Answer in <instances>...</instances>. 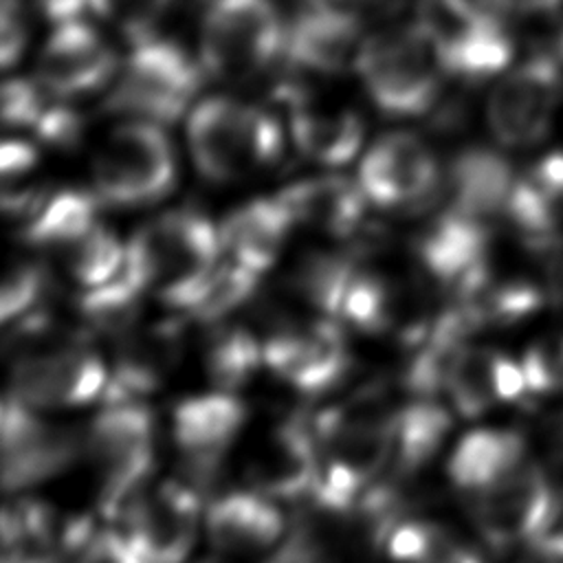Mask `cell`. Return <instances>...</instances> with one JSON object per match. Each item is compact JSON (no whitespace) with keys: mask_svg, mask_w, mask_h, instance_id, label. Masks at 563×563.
Instances as JSON below:
<instances>
[{"mask_svg":"<svg viewBox=\"0 0 563 563\" xmlns=\"http://www.w3.org/2000/svg\"><path fill=\"white\" fill-rule=\"evenodd\" d=\"M220 260L218 227L200 211L174 209L150 220L130 238L123 264L163 303L189 310Z\"/></svg>","mask_w":563,"mask_h":563,"instance_id":"1","label":"cell"},{"mask_svg":"<svg viewBox=\"0 0 563 563\" xmlns=\"http://www.w3.org/2000/svg\"><path fill=\"white\" fill-rule=\"evenodd\" d=\"M354 66L374 106L389 117L424 114L435 103L446 73L418 22L363 40Z\"/></svg>","mask_w":563,"mask_h":563,"instance_id":"2","label":"cell"},{"mask_svg":"<svg viewBox=\"0 0 563 563\" xmlns=\"http://www.w3.org/2000/svg\"><path fill=\"white\" fill-rule=\"evenodd\" d=\"M187 143L207 180L229 183L273 163L282 152V130L255 106L211 97L191 110Z\"/></svg>","mask_w":563,"mask_h":563,"instance_id":"3","label":"cell"},{"mask_svg":"<svg viewBox=\"0 0 563 563\" xmlns=\"http://www.w3.org/2000/svg\"><path fill=\"white\" fill-rule=\"evenodd\" d=\"M154 422L143 400L106 402L92 420L86 446L99 473V508L121 519L147 488L154 464Z\"/></svg>","mask_w":563,"mask_h":563,"instance_id":"4","label":"cell"},{"mask_svg":"<svg viewBox=\"0 0 563 563\" xmlns=\"http://www.w3.org/2000/svg\"><path fill=\"white\" fill-rule=\"evenodd\" d=\"M95 196L110 207H145L165 198L176 180V158L158 123L132 119L117 125L92 158Z\"/></svg>","mask_w":563,"mask_h":563,"instance_id":"5","label":"cell"},{"mask_svg":"<svg viewBox=\"0 0 563 563\" xmlns=\"http://www.w3.org/2000/svg\"><path fill=\"white\" fill-rule=\"evenodd\" d=\"M449 75L484 81L508 70L512 37L504 15L482 0H422L416 20Z\"/></svg>","mask_w":563,"mask_h":563,"instance_id":"6","label":"cell"},{"mask_svg":"<svg viewBox=\"0 0 563 563\" xmlns=\"http://www.w3.org/2000/svg\"><path fill=\"white\" fill-rule=\"evenodd\" d=\"M200 88V70L174 42L154 35L136 40L108 108L152 123L176 121Z\"/></svg>","mask_w":563,"mask_h":563,"instance_id":"7","label":"cell"},{"mask_svg":"<svg viewBox=\"0 0 563 563\" xmlns=\"http://www.w3.org/2000/svg\"><path fill=\"white\" fill-rule=\"evenodd\" d=\"M284 40L271 0H211L200 31V59L209 75L238 81L264 70Z\"/></svg>","mask_w":563,"mask_h":563,"instance_id":"8","label":"cell"},{"mask_svg":"<svg viewBox=\"0 0 563 563\" xmlns=\"http://www.w3.org/2000/svg\"><path fill=\"white\" fill-rule=\"evenodd\" d=\"M563 101V73L554 57L534 55L508 68L486 103V123L506 147L541 143Z\"/></svg>","mask_w":563,"mask_h":563,"instance_id":"9","label":"cell"},{"mask_svg":"<svg viewBox=\"0 0 563 563\" xmlns=\"http://www.w3.org/2000/svg\"><path fill=\"white\" fill-rule=\"evenodd\" d=\"M561 499L545 471L521 464L493 486L479 490L473 501V519L488 545L510 550L532 543L556 521Z\"/></svg>","mask_w":563,"mask_h":563,"instance_id":"10","label":"cell"},{"mask_svg":"<svg viewBox=\"0 0 563 563\" xmlns=\"http://www.w3.org/2000/svg\"><path fill=\"white\" fill-rule=\"evenodd\" d=\"M37 411L11 391L2 400V486L9 493L59 475L81 453V440L73 429L51 424Z\"/></svg>","mask_w":563,"mask_h":563,"instance_id":"11","label":"cell"},{"mask_svg":"<svg viewBox=\"0 0 563 563\" xmlns=\"http://www.w3.org/2000/svg\"><path fill=\"white\" fill-rule=\"evenodd\" d=\"M367 202L380 209L416 211L431 207L442 189L431 147L411 132H389L372 143L358 167Z\"/></svg>","mask_w":563,"mask_h":563,"instance_id":"12","label":"cell"},{"mask_svg":"<svg viewBox=\"0 0 563 563\" xmlns=\"http://www.w3.org/2000/svg\"><path fill=\"white\" fill-rule=\"evenodd\" d=\"M108 378L95 352L66 345L20 356L11 367L9 391L35 409H68L103 398Z\"/></svg>","mask_w":563,"mask_h":563,"instance_id":"13","label":"cell"},{"mask_svg":"<svg viewBox=\"0 0 563 563\" xmlns=\"http://www.w3.org/2000/svg\"><path fill=\"white\" fill-rule=\"evenodd\" d=\"M264 365L284 383L306 394L330 389L345 374L350 354L332 317L306 323H282L262 341Z\"/></svg>","mask_w":563,"mask_h":563,"instance_id":"14","label":"cell"},{"mask_svg":"<svg viewBox=\"0 0 563 563\" xmlns=\"http://www.w3.org/2000/svg\"><path fill=\"white\" fill-rule=\"evenodd\" d=\"M125 537L145 563H185L198 532L200 501L191 486L145 488L123 512Z\"/></svg>","mask_w":563,"mask_h":563,"instance_id":"15","label":"cell"},{"mask_svg":"<svg viewBox=\"0 0 563 563\" xmlns=\"http://www.w3.org/2000/svg\"><path fill=\"white\" fill-rule=\"evenodd\" d=\"M416 255L431 279L455 297L466 295L490 275L488 224L449 207L422 229Z\"/></svg>","mask_w":563,"mask_h":563,"instance_id":"16","label":"cell"},{"mask_svg":"<svg viewBox=\"0 0 563 563\" xmlns=\"http://www.w3.org/2000/svg\"><path fill=\"white\" fill-rule=\"evenodd\" d=\"M244 473L251 490L271 499L310 495L319 473V446L312 424L284 420L271 427L249 451Z\"/></svg>","mask_w":563,"mask_h":563,"instance_id":"17","label":"cell"},{"mask_svg":"<svg viewBox=\"0 0 563 563\" xmlns=\"http://www.w3.org/2000/svg\"><path fill=\"white\" fill-rule=\"evenodd\" d=\"M117 57L106 40L84 20L55 24L42 46L37 77L46 92L81 97L101 88L114 73Z\"/></svg>","mask_w":563,"mask_h":563,"instance_id":"18","label":"cell"},{"mask_svg":"<svg viewBox=\"0 0 563 563\" xmlns=\"http://www.w3.org/2000/svg\"><path fill=\"white\" fill-rule=\"evenodd\" d=\"M444 391L455 411L464 418H477L497 402H515L528 394L521 363L488 347L462 345L455 354Z\"/></svg>","mask_w":563,"mask_h":563,"instance_id":"19","label":"cell"},{"mask_svg":"<svg viewBox=\"0 0 563 563\" xmlns=\"http://www.w3.org/2000/svg\"><path fill=\"white\" fill-rule=\"evenodd\" d=\"M244 418V405L222 389L183 400L172 420L174 440L189 460V473H213L216 462L240 433Z\"/></svg>","mask_w":563,"mask_h":563,"instance_id":"20","label":"cell"},{"mask_svg":"<svg viewBox=\"0 0 563 563\" xmlns=\"http://www.w3.org/2000/svg\"><path fill=\"white\" fill-rule=\"evenodd\" d=\"M205 528L222 554H253L282 539L284 517L271 497L249 488L218 497L207 508Z\"/></svg>","mask_w":563,"mask_h":563,"instance_id":"21","label":"cell"},{"mask_svg":"<svg viewBox=\"0 0 563 563\" xmlns=\"http://www.w3.org/2000/svg\"><path fill=\"white\" fill-rule=\"evenodd\" d=\"M361 44L358 18L310 7L286 31L284 51L303 70L334 75L356 64Z\"/></svg>","mask_w":563,"mask_h":563,"instance_id":"22","label":"cell"},{"mask_svg":"<svg viewBox=\"0 0 563 563\" xmlns=\"http://www.w3.org/2000/svg\"><path fill=\"white\" fill-rule=\"evenodd\" d=\"M277 196L295 224L332 238L350 235L361 224L367 202L358 180L334 174L297 180Z\"/></svg>","mask_w":563,"mask_h":563,"instance_id":"23","label":"cell"},{"mask_svg":"<svg viewBox=\"0 0 563 563\" xmlns=\"http://www.w3.org/2000/svg\"><path fill=\"white\" fill-rule=\"evenodd\" d=\"M292 227L295 222L279 196L251 200L231 211L218 227L222 253L262 275L277 262Z\"/></svg>","mask_w":563,"mask_h":563,"instance_id":"24","label":"cell"},{"mask_svg":"<svg viewBox=\"0 0 563 563\" xmlns=\"http://www.w3.org/2000/svg\"><path fill=\"white\" fill-rule=\"evenodd\" d=\"M290 134L299 152L321 165L350 163L363 143V121L347 108H328L297 92L288 95Z\"/></svg>","mask_w":563,"mask_h":563,"instance_id":"25","label":"cell"},{"mask_svg":"<svg viewBox=\"0 0 563 563\" xmlns=\"http://www.w3.org/2000/svg\"><path fill=\"white\" fill-rule=\"evenodd\" d=\"M515 180L508 158L488 147H468L451 163L446 178L449 207L486 222L504 213Z\"/></svg>","mask_w":563,"mask_h":563,"instance_id":"26","label":"cell"},{"mask_svg":"<svg viewBox=\"0 0 563 563\" xmlns=\"http://www.w3.org/2000/svg\"><path fill=\"white\" fill-rule=\"evenodd\" d=\"M523 438L510 429H477L453 449L446 471L455 488L477 495L523 464Z\"/></svg>","mask_w":563,"mask_h":563,"instance_id":"27","label":"cell"},{"mask_svg":"<svg viewBox=\"0 0 563 563\" xmlns=\"http://www.w3.org/2000/svg\"><path fill=\"white\" fill-rule=\"evenodd\" d=\"M449 429V411L427 396L394 409L387 471L400 477L420 471L440 451Z\"/></svg>","mask_w":563,"mask_h":563,"instance_id":"28","label":"cell"},{"mask_svg":"<svg viewBox=\"0 0 563 563\" xmlns=\"http://www.w3.org/2000/svg\"><path fill=\"white\" fill-rule=\"evenodd\" d=\"M97 196L79 189H62L44 196L24 218L22 238L31 246L62 251L97 224Z\"/></svg>","mask_w":563,"mask_h":563,"instance_id":"29","label":"cell"},{"mask_svg":"<svg viewBox=\"0 0 563 563\" xmlns=\"http://www.w3.org/2000/svg\"><path fill=\"white\" fill-rule=\"evenodd\" d=\"M383 548L398 563H484L471 543L431 521L402 519Z\"/></svg>","mask_w":563,"mask_h":563,"instance_id":"30","label":"cell"},{"mask_svg":"<svg viewBox=\"0 0 563 563\" xmlns=\"http://www.w3.org/2000/svg\"><path fill=\"white\" fill-rule=\"evenodd\" d=\"M143 292L145 288L141 282L128 271L125 264H121L114 277L99 286L86 288L79 299V308L95 330L123 334L130 332L136 321Z\"/></svg>","mask_w":563,"mask_h":563,"instance_id":"31","label":"cell"},{"mask_svg":"<svg viewBox=\"0 0 563 563\" xmlns=\"http://www.w3.org/2000/svg\"><path fill=\"white\" fill-rule=\"evenodd\" d=\"M354 271V264L343 255L310 253L299 260L290 284L297 295L319 314L339 319L341 301Z\"/></svg>","mask_w":563,"mask_h":563,"instance_id":"32","label":"cell"},{"mask_svg":"<svg viewBox=\"0 0 563 563\" xmlns=\"http://www.w3.org/2000/svg\"><path fill=\"white\" fill-rule=\"evenodd\" d=\"M264 365L262 341L244 328H216L207 350L205 367L216 387L233 391Z\"/></svg>","mask_w":563,"mask_h":563,"instance_id":"33","label":"cell"},{"mask_svg":"<svg viewBox=\"0 0 563 563\" xmlns=\"http://www.w3.org/2000/svg\"><path fill=\"white\" fill-rule=\"evenodd\" d=\"M62 255L68 275L84 288H92L119 273L125 257V246L110 229L97 222L84 235L66 244Z\"/></svg>","mask_w":563,"mask_h":563,"instance_id":"34","label":"cell"},{"mask_svg":"<svg viewBox=\"0 0 563 563\" xmlns=\"http://www.w3.org/2000/svg\"><path fill=\"white\" fill-rule=\"evenodd\" d=\"M339 319L367 334L385 332L396 321V292L387 279L356 268L343 295Z\"/></svg>","mask_w":563,"mask_h":563,"instance_id":"35","label":"cell"},{"mask_svg":"<svg viewBox=\"0 0 563 563\" xmlns=\"http://www.w3.org/2000/svg\"><path fill=\"white\" fill-rule=\"evenodd\" d=\"M257 277V273L233 260H220L187 312L198 321L213 323L240 308L255 292Z\"/></svg>","mask_w":563,"mask_h":563,"instance_id":"36","label":"cell"},{"mask_svg":"<svg viewBox=\"0 0 563 563\" xmlns=\"http://www.w3.org/2000/svg\"><path fill=\"white\" fill-rule=\"evenodd\" d=\"M44 282H46V273L37 262H31V260L13 262L2 277L0 319L9 323L13 319L24 317L42 297Z\"/></svg>","mask_w":563,"mask_h":563,"instance_id":"37","label":"cell"},{"mask_svg":"<svg viewBox=\"0 0 563 563\" xmlns=\"http://www.w3.org/2000/svg\"><path fill=\"white\" fill-rule=\"evenodd\" d=\"M172 0H88V9L108 24L128 33L134 42L152 35Z\"/></svg>","mask_w":563,"mask_h":563,"instance_id":"38","label":"cell"},{"mask_svg":"<svg viewBox=\"0 0 563 563\" xmlns=\"http://www.w3.org/2000/svg\"><path fill=\"white\" fill-rule=\"evenodd\" d=\"M521 367L528 383V394H552L563 389V336L532 345Z\"/></svg>","mask_w":563,"mask_h":563,"instance_id":"39","label":"cell"},{"mask_svg":"<svg viewBox=\"0 0 563 563\" xmlns=\"http://www.w3.org/2000/svg\"><path fill=\"white\" fill-rule=\"evenodd\" d=\"M46 88L29 79H9L2 88V117L15 128H35L44 114Z\"/></svg>","mask_w":563,"mask_h":563,"instance_id":"40","label":"cell"},{"mask_svg":"<svg viewBox=\"0 0 563 563\" xmlns=\"http://www.w3.org/2000/svg\"><path fill=\"white\" fill-rule=\"evenodd\" d=\"M24 46V24L18 9V0L2 2V64L11 66Z\"/></svg>","mask_w":563,"mask_h":563,"instance_id":"41","label":"cell"},{"mask_svg":"<svg viewBox=\"0 0 563 563\" xmlns=\"http://www.w3.org/2000/svg\"><path fill=\"white\" fill-rule=\"evenodd\" d=\"M37 163V152L31 143L22 139H7L2 145V174L4 178H15L31 172Z\"/></svg>","mask_w":563,"mask_h":563,"instance_id":"42","label":"cell"},{"mask_svg":"<svg viewBox=\"0 0 563 563\" xmlns=\"http://www.w3.org/2000/svg\"><path fill=\"white\" fill-rule=\"evenodd\" d=\"M519 563H563V532L543 534L528 543Z\"/></svg>","mask_w":563,"mask_h":563,"instance_id":"43","label":"cell"},{"mask_svg":"<svg viewBox=\"0 0 563 563\" xmlns=\"http://www.w3.org/2000/svg\"><path fill=\"white\" fill-rule=\"evenodd\" d=\"M308 2H310V7L323 9V11H334V13L358 18L361 13L378 7L383 0H308Z\"/></svg>","mask_w":563,"mask_h":563,"instance_id":"44","label":"cell"},{"mask_svg":"<svg viewBox=\"0 0 563 563\" xmlns=\"http://www.w3.org/2000/svg\"><path fill=\"white\" fill-rule=\"evenodd\" d=\"M548 440H550V453L554 457V464L563 468V411H559L550 427H548Z\"/></svg>","mask_w":563,"mask_h":563,"instance_id":"45","label":"cell"},{"mask_svg":"<svg viewBox=\"0 0 563 563\" xmlns=\"http://www.w3.org/2000/svg\"><path fill=\"white\" fill-rule=\"evenodd\" d=\"M15 563H64L59 552H37V554H29Z\"/></svg>","mask_w":563,"mask_h":563,"instance_id":"46","label":"cell"},{"mask_svg":"<svg viewBox=\"0 0 563 563\" xmlns=\"http://www.w3.org/2000/svg\"><path fill=\"white\" fill-rule=\"evenodd\" d=\"M552 15H554L556 22H559V55H561V59H563V0H554Z\"/></svg>","mask_w":563,"mask_h":563,"instance_id":"47","label":"cell"}]
</instances>
